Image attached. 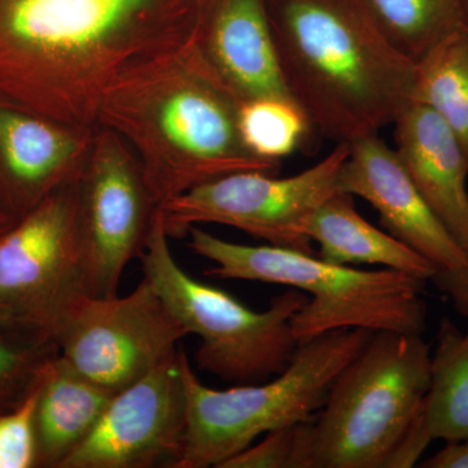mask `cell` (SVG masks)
Returning a JSON list of instances; mask_svg holds the SVG:
<instances>
[{
  "label": "cell",
  "instance_id": "6da1fadb",
  "mask_svg": "<svg viewBox=\"0 0 468 468\" xmlns=\"http://www.w3.org/2000/svg\"><path fill=\"white\" fill-rule=\"evenodd\" d=\"M211 0H0V104L97 126L117 80L193 41Z\"/></svg>",
  "mask_w": 468,
  "mask_h": 468
},
{
  "label": "cell",
  "instance_id": "7a4b0ae2",
  "mask_svg": "<svg viewBox=\"0 0 468 468\" xmlns=\"http://www.w3.org/2000/svg\"><path fill=\"white\" fill-rule=\"evenodd\" d=\"M198 36L117 80L101 98L97 125L125 141L156 205L243 171L276 174L239 131L242 101L199 48Z\"/></svg>",
  "mask_w": 468,
  "mask_h": 468
},
{
  "label": "cell",
  "instance_id": "3957f363",
  "mask_svg": "<svg viewBox=\"0 0 468 468\" xmlns=\"http://www.w3.org/2000/svg\"><path fill=\"white\" fill-rule=\"evenodd\" d=\"M285 84L311 131L349 144L392 125L411 101L414 61L363 0H266Z\"/></svg>",
  "mask_w": 468,
  "mask_h": 468
},
{
  "label": "cell",
  "instance_id": "277c9868",
  "mask_svg": "<svg viewBox=\"0 0 468 468\" xmlns=\"http://www.w3.org/2000/svg\"><path fill=\"white\" fill-rule=\"evenodd\" d=\"M430 346L421 335L374 332L310 421V468H409L432 439L424 424Z\"/></svg>",
  "mask_w": 468,
  "mask_h": 468
},
{
  "label": "cell",
  "instance_id": "5b68a950",
  "mask_svg": "<svg viewBox=\"0 0 468 468\" xmlns=\"http://www.w3.org/2000/svg\"><path fill=\"white\" fill-rule=\"evenodd\" d=\"M190 250L214 267L206 275L268 282L309 292L311 300L292 320L298 344L338 329L423 335L427 282L399 271L338 266L309 252L282 246H250L218 239L198 226L187 232Z\"/></svg>",
  "mask_w": 468,
  "mask_h": 468
},
{
  "label": "cell",
  "instance_id": "8992f818",
  "mask_svg": "<svg viewBox=\"0 0 468 468\" xmlns=\"http://www.w3.org/2000/svg\"><path fill=\"white\" fill-rule=\"evenodd\" d=\"M372 335L368 329L351 328L318 335L298 345L282 374L223 390L206 387L183 350L187 431L176 468H218L258 437L313 420L335 378Z\"/></svg>",
  "mask_w": 468,
  "mask_h": 468
},
{
  "label": "cell",
  "instance_id": "52a82bcc",
  "mask_svg": "<svg viewBox=\"0 0 468 468\" xmlns=\"http://www.w3.org/2000/svg\"><path fill=\"white\" fill-rule=\"evenodd\" d=\"M156 211L140 255L147 280L187 335L201 338L198 369L233 385L257 384L282 374L297 350L292 320L309 302L298 289L276 295L266 311H254L229 292L185 272L169 249Z\"/></svg>",
  "mask_w": 468,
  "mask_h": 468
},
{
  "label": "cell",
  "instance_id": "ba28073f",
  "mask_svg": "<svg viewBox=\"0 0 468 468\" xmlns=\"http://www.w3.org/2000/svg\"><path fill=\"white\" fill-rule=\"evenodd\" d=\"M347 154L349 144H337L324 159L289 177L243 171L207 181L160 205L163 226L169 239H183L198 224H220L270 245L314 254L302 223L340 192L338 174Z\"/></svg>",
  "mask_w": 468,
  "mask_h": 468
},
{
  "label": "cell",
  "instance_id": "9c48e42d",
  "mask_svg": "<svg viewBox=\"0 0 468 468\" xmlns=\"http://www.w3.org/2000/svg\"><path fill=\"white\" fill-rule=\"evenodd\" d=\"M77 181L0 233V315L50 335L68 307L90 294Z\"/></svg>",
  "mask_w": 468,
  "mask_h": 468
},
{
  "label": "cell",
  "instance_id": "30bf717a",
  "mask_svg": "<svg viewBox=\"0 0 468 468\" xmlns=\"http://www.w3.org/2000/svg\"><path fill=\"white\" fill-rule=\"evenodd\" d=\"M187 332L147 280L125 297L85 294L51 329L58 354L116 393L177 351Z\"/></svg>",
  "mask_w": 468,
  "mask_h": 468
},
{
  "label": "cell",
  "instance_id": "8fae6325",
  "mask_svg": "<svg viewBox=\"0 0 468 468\" xmlns=\"http://www.w3.org/2000/svg\"><path fill=\"white\" fill-rule=\"evenodd\" d=\"M77 198L89 292L112 297L126 266L140 258L159 206L133 151L104 126L95 128L90 154L77 181Z\"/></svg>",
  "mask_w": 468,
  "mask_h": 468
},
{
  "label": "cell",
  "instance_id": "7c38bea8",
  "mask_svg": "<svg viewBox=\"0 0 468 468\" xmlns=\"http://www.w3.org/2000/svg\"><path fill=\"white\" fill-rule=\"evenodd\" d=\"M181 354L178 347L158 367L113 394L60 468L177 467L187 431Z\"/></svg>",
  "mask_w": 468,
  "mask_h": 468
},
{
  "label": "cell",
  "instance_id": "4fadbf2b",
  "mask_svg": "<svg viewBox=\"0 0 468 468\" xmlns=\"http://www.w3.org/2000/svg\"><path fill=\"white\" fill-rule=\"evenodd\" d=\"M338 189L365 199L381 227L439 268L463 263L464 250L424 201L396 151L378 134L349 144Z\"/></svg>",
  "mask_w": 468,
  "mask_h": 468
},
{
  "label": "cell",
  "instance_id": "5bb4252c",
  "mask_svg": "<svg viewBox=\"0 0 468 468\" xmlns=\"http://www.w3.org/2000/svg\"><path fill=\"white\" fill-rule=\"evenodd\" d=\"M95 128L0 104V193L18 218L79 180Z\"/></svg>",
  "mask_w": 468,
  "mask_h": 468
},
{
  "label": "cell",
  "instance_id": "9a60e30c",
  "mask_svg": "<svg viewBox=\"0 0 468 468\" xmlns=\"http://www.w3.org/2000/svg\"><path fill=\"white\" fill-rule=\"evenodd\" d=\"M197 41L242 103L258 100L295 103L277 58L266 0H211Z\"/></svg>",
  "mask_w": 468,
  "mask_h": 468
},
{
  "label": "cell",
  "instance_id": "2e32d148",
  "mask_svg": "<svg viewBox=\"0 0 468 468\" xmlns=\"http://www.w3.org/2000/svg\"><path fill=\"white\" fill-rule=\"evenodd\" d=\"M397 156L412 183L462 249L468 245V162L439 113L410 101L394 120Z\"/></svg>",
  "mask_w": 468,
  "mask_h": 468
},
{
  "label": "cell",
  "instance_id": "e0dca14e",
  "mask_svg": "<svg viewBox=\"0 0 468 468\" xmlns=\"http://www.w3.org/2000/svg\"><path fill=\"white\" fill-rule=\"evenodd\" d=\"M301 233L319 245L320 260L338 266H381L430 282L437 267L423 255L368 223L353 196L338 192L304 218Z\"/></svg>",
  "mask_w": 468,
  "mask_h": 468
},
{
  "label": "cell",
  "instance_id": "ac0fdd59",
  "mask_svg": "<svg viewBox=\"0 0 468 468\" xmlns=\"http://www.w3.org/2000/svg\"><path fill=\"white\" fill-rule=\"evenodd\" d=\"M113 392L80 374L60 354L39 368L37 463L60 468L103 414Z\"/></svg>",
  "mask_w": 468,
  "mask_h": 468
},
{
  "label": "cell",
  "instance_id": "d6986e66",
  "mask_svg": "<svg viewBox=\"0 0 468 468\" xmlns=\"http://www.w3.org/2000/svg\"><path fill=\"white\" fill-rule=\"evenodd\" d=\"M424 424L432 441L468 439V331L463 334L446 318L440 322L431 353Z\"/></svg>",
  "mask_w": 468,
  "mask_h": 468
},
{
  "label": "cell",
  "instance_id": "ffe728a7",
  "mask_svg": "<svg viewBox=\"0 0 468 468\" xmlns=\"http://www.w3.org/2000/svg\"><path fill=\"white\" fill-rule=\"evenodd\" d=\"M414 64L411 101L439 113L468 162V27L436 43Z\"/></svg>",
  "mask_w": 468,
  "mask_h": 468
},
{
  "label": "cell",
  "instance_id": "44dd1931",
  "mask_svg": "<svg viewBox=\"0 0 468 468\" xmlns=\"http://www.w3.org/2000/svg\"><path fill=\"white\" fill-rule=\"evenodd\" d=\"M394 48L417 61L436 43L468 27L463 0H363Z\"/></svg>",
  "mask_w": 468,
  "mask_h": 468
},
{
  "label": "cell",
  "instance_id": "7402d4cb",
  "mask_svg": "<svg viewBox=\"0 0 468 468\" xmlns=\"http://www.w3.org/2000/svg\"><path fill=\"white\" fill-rule=\"evenodd\" d=\"M239 131L252 153L280 160L297 149L311 128L300 107L292 101H245L239 110Z\"/></svg>",
  "mask_w": 468,
  "mask_h": 468
},
{
  "label": "cell",
  "instance_id": "603a6c76",
  "mask_svg": "<svg viewBox=\"0 0 468 468\" xmlns=\"http://www.w3.org/2000/svg\"><path fill=\"white\" fill-rule=\"evenodd\" d=\"M310 421L271 431L218 468H310Z\"/></svg>",
  "mask_w": 468,
  "mask_h": 468
},
{
  "label": "cell",
  "instance_id": "cb8c5ba5",
  "mask_svg": "<svg viewBox=\"0 0 468 468\" xmlns=\"http://www.w3.org/2000/svg\"><path fill=\"white\" fill-rule=\"evenodd\" d=\"M38 393L39 369L16 408L0 415V468H29L37 463Z\"/></svg>",
  "mask_w": 468,
  "mask_h": 468
},
{
  "label": "cell",
  "instance_id": "d4e9b609",
  "mask_svg": "<svg viewBox=\"0 0 468 468\" xmlns=\"http://www.w3.org/2000/svg\"><path fill=\"white\" fill-rule=\"evenodd\" d=\"M58 353L51 335L30 346L14 344L0 335V397L11 393L18 384L32 383L43 363Z\"/></svg>",
  "mask_w": 468,
  "mask_h": 468
},
{
  "label": "cell",
  "instance_id": "484cf974",
  "mask_svg": "<svg viewBox=\"0 0 468 468\" xmlns=\"http://www.w3.org/2000/svg\"><path fill=\"white\" fill-rule=\"evenodd\" d=\"M430 282L449 297L457 313L468 316V245L463 263L455 268H439Z\"/></svg>",
  "mask_w": 468,
  "mask_h": 468
},
{
  "label": "cell",
  "instance_id": "4316f807",
  "mask_svg": "<svg viewBox=\"0 0 468 468\" xmlns=\"http://www.w3.org/2000/svg\"><path fill=\"white\" fill-rule=\"evenodd\" d=\"M424 468H468V439L446 442L445 448L420 464Z\"/></svg>",
  "mask_w": 468,
  "mask_h": 468
},
{
  "label": "cell",
  "instance_id": "83f0119b",
  "mask_svg": "<svg viewBox=\"0 0 468 468\" xmlns=\"http://www.w3.org/2000/svg\"><path fill=\"white\" fill-rule=\"evenodd\" d=\"M12 223H14V221L9 218V215L0 211V233L5 232Z\"/></svg>",
  "mask_w": 468,
  "mask_h": 468
},
{
  "label": "cell",
  "instance_id": "f1b7e54d",
  "mask_svg": "<svg viewBox=\"0 0 468 468\" xmlns=\"http://www.w3.org/2000/svg\"><path fill=\"white\" fill-rule=\"evenodd\" d=\"M17 323H15L14 320L5 318V316L0 315V329H7L14 328V326H17Z\"/></svg>",
  "mask_w": 468,
  "mask_h": 468
},
{
  "label": "cell",
  "instance_id": "f546056e",
  "mask_svg": "<svg viewBox=\"0 0 468 468\" xmlns=\"http://www.w3.org/2000/svg\"><path fill=\"white\" fill-rule=\"evenodd\" d=\"M463 3H464V9H466V14H467V17H468V0H463Z\"/></svg>",
  "mask_w": 468,
  "mask_h": 468
}]
</instances>
